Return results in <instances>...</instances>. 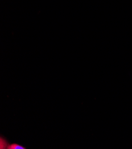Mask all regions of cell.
Segmentation results:
<instances>
[{"label": "cell", "instance_id": "obj_1", "mask_svg": "<svg viewBox=\"0 0 132 149\" xmlns=\"http://www.w3.org/2000/svg\"><path fill=\"white\" fill-rule=\"evenodd\" d=\"M8 149H26V148L16 143H13L9 144L7 147Z\"/></svg>", "mask_w": 132, "mask_h": 149}, {"label": "cell", "instance_id": "obj_2", "mask_svg": "<svg viewBox=\"0 0 132 149\" xmlns=\"http://www.w3.org/2000/svg\"><path fill=\"white\" fill-rule=\"evenodd\" d=\"M0 143H1L0 144V148H1V149L7 148L8 146H9L8 141L3 137H1V139H0Z\"/></svg>", "mask_w": 132, "mask_h": 149}]
</instances>
